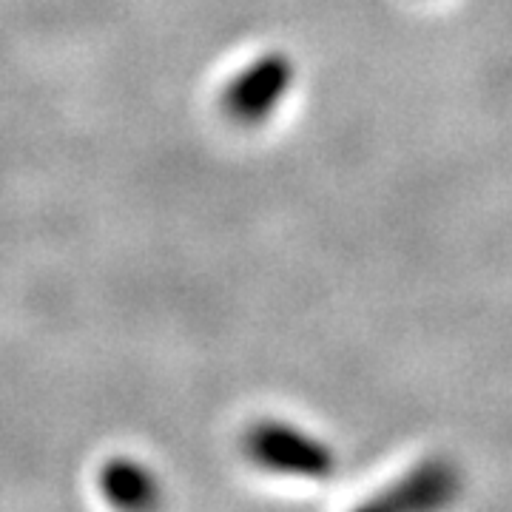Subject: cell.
<instances>
[{"mask_svg":"<svg viewBox=\"0 0 512 512\" xmlns=\"http://www.w3.org/2000/svg\"><path fill=\"white\" fill-rule=\"evenodd\" d=\"M453 495V473L441 467H424L419 473L407 476L402 484L382 498H376V507H436L444 498Z\"/></svg>","mask_w":512,"mask_h":512,"instance_id":"cell-4","label":"cell"},{"mask_svg":"<svg viewBox=\"0 0 512 512\" xmlns=\"http://www.w3.org/2000/svg\"><path fill=\"white\" fill-rule=\"evenodd\" d=\"M293 86V63L282 52H268L225 86L220 106L239 126H259L268 120Z\"/></svg>","mask_w":512,"mask_h":512,"instance_id":"cell-2","label":"cell"},{"mask_svg":"<svg viewBox=\"0 0 512 512\" xmlns=\"http://www.w3.org/2000/svg\"><path fill=\"white\" fill-rule=\"evenodd\" d=\"M100 490L120 510H148L160 501V484L134 458H111L100 473Z\"/></svg>","mask_w":512,"mask_h":512,"instance_id":"cell-3","label":"cell"},{"mask_svg":"<svg viewBox=\"0 0 512 512\" xmlns=\"http://www.w3.org/2000/svg\"><path fill=\"white\" fill-rule=\"evenodd\" d=\"M245 453L256 467L276 476L325 481L336 473L328 444L285 421H259L245 433Z\"/></svg>","mask_w":512,"mask_h":512,"instance_id":"cell-1","label":"cell"}]
</instances>
